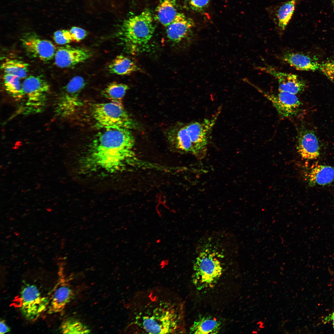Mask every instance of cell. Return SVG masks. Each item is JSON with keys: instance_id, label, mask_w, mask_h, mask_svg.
Instances as JSON below:
<instances>
[{"instance_id": "6da1fadb", "label": "cell", "mask_w": 334, "mask_h": 334, "mask_svg": "<svg viewBox=\"0 0 334 334\" xmlns=\"http://www.w3.org/2000/svg\"><path fill=\"white\" fill-rule=\"evenodd\" d=\"M130 129L118 128L104 129L95 136L81 160V165L87 171L98 170L110 173L123 169L133 156L135 144Z\"/></svg>"}, {"instance_id": "7a4b0ae2", "label": "cell", "mask_w": 334, "mask_h": 334, "mask_svg": "<svg viewBox=\"0 0 334 334\" xmlns=\"http://www.w3.org/2000/svg\"><path fill=\"white\" fill-rule=\"evenodd\" d=\"M138 312L134 323L137 331L150 334L183 333L181 305L161 300L148 303Z\"/></svg>"}, {"instance_id": "3957f363", "label": "cell", "mask_w": 334, "mask_h": 334, "mask_svg": "<svg viewBox=\"0 0 334 334\" xmlns=\"http://www.w3.org/2000/svg\"><path fill=\"white\" fill-rule=\"evenodd\" d=\"M154 30L151 13L146 9L124 21L120 29V38L126 50L136 54L148 49Z\"/></svg>"}, {"instance_id": "277c9868", "label": "cell", "mask_w": 334, "mask_h": 334, "mask_svg": "<svg viewBox=\"0 0 334 334\" xmlns=\"http://www.w3.org/2000/svg\"><path fill=\"white\" fill-rule=\"evenodd\" d=\"M92 113L96 126L104 129L126 128L131 129L135 123L121 105L111 102L94 104Z\"/></svg>"}, {"instance_id": "5b68a950", "label": "cell", "mask_w": 334, "mask_h": 334, "mask_svg": "<svg viewBox=\"0 0 334 334\" xmlns=\"http://www.w3.org/2000/svg\"><path fill=\"white\" fill-rule=\"evenodd\" d=\"M193 270V282L199 290L213 287L222 273L220 260L214 254L208 250L201 252L198 255Z\"/></svg>"}, {"instance_id": "8992f818", "label": "cell", "mask_w": 334, "mask_h": 334, "mask_svg": "<svg viewBox=\"0 0 334 334\" xmlns=\"http://www.w3.org/2000/svg\"><path fill=\"white\" fill-rule=\"evenodd\" d=\"M22 86L24 96L26 98L24 109L25 113L42 111L46 104L50 90L48 82L42 76L30 75L24 80Z\"/></svg>"}, {"instance_id": "52a82bcc", "label": "cell", "mask_w": 334, "mask_h": 334, "mask_svg": "<svg viewBox=\"0 0 334 334\" xmlns=\"http://www.w3.org/2000/svg\"><path fill=\"white\" fill-rule=\"evenodd\" d=\"M86 85L84 78L79 76L73 77L63 88L56 101L55 114L66 117L74 114L82 104L80 93Z\"/></svg>"}, {"instance_id": "ba28073f", "label": "cell", "mask_w": 334, "mask_h": 334, "mask_svg": "<svg viewBox=\"0 0 334 334\" xmlns=\"http://www.w3.org/2000/svg\"><path fill=\"white\" fill-rule=\"evenodd\" d=\"M221 109L220 107L210 118L201 122H191L186 125L192 144V154L198 159H202L206 155L210 135Z\"/></svg>"}, {"instance_id": "9c48e42d", "label": "cell", "mask_w": 334, "mask_h": 334, "mask_svg": "<svg viewBox=\"0 0 334 334\" xmlns=\"http://www.w3.org/2000/svg\"><path fill=\"white\" fill-rule=\"evenodd\" d=\"M20 310L24 316L29 321L36 320L47 309L49 300L42 296L33 285L27 284L22 288L19 298Z\"/></svg>"}, {"instance_id": "30bf717a", "label": "cell", "mask_w": 334, "mask_h": 334, "mask_svg": "<svg viewBox=\"0 0 334 334\" xmlns=\"http://www.w3.org/2000/svg\"><path fill=\"white\" fill-rule=\"evenodd\" d=\"M21 41L27 54L32 58L47 62L54 56L56 47L49 40L41 38L35 34L27 33Z\"/></svg>"}, {"instance_id": "8fae6325", "label": "cell", "mask_w": 334, "mask_h": 334, "mask_svg": "<svg viewBox=\"0 0 334 334\" xmlns=\"http://www.w3.org/2000/svg\"><path fill=\"white\" fill-rule=\"evenodd\" d=\"M252 85L272 102L279 114L282 117H291L297 114L299 112L302 104L296 95L283 92H279L277 95L269 94Z\"/></svg>"}, {"instance_id": "7c38bea8", "label": "cell", "mask_w": 334, "mask_h": 334, "mask_svg": "<svg viewBox=\"0 0 334 334\" xmlns=\"http://www.w3.org/2000/svg\"><path fill=\"white\" fill-rule=\"evenodd\" d=\"M91 56L92 53L88 49L67 45L58 47L54 57L57 66L68 68L84 62Z\"/></svg>"}, {"instance_id": "4fadbf2b", "label": "cell", "mask_w": 334, "mask_h": 334, "mask_svg": "<svg viewBox=\"0 0 334 334\" xmlns=\"http://www.w3.org/2000/svg\"><path fill=\"white\" fill-rule=\"evenodd\" d=\"M259 69L277 79L279 92L296 95L303 91L306 87L305 81L296 75L281 72L268 65L259 67Z\"/></svg>"}, {"instance_id": "5bb4252c", "label": "cell", "mask_w": 334, "mask_h": 334, "mask_svg": "<svg viewBox=\"0 0 334 334\" xmlns=\"http://www.w3.org/2000/svg\"><path fill=\"white\" fill-rule=\"evenodd\" d=\"M58 282L54 288L47 308L48 313L54 314L62 312L70 302L73 292L62 270L59 272Z\"/></svg>"}, {"instance_id": "9a60e30c", "label": "cell", "mask_w": 334, "mask_h": 334, "mask_svg": "<svg viewBox=\"0 0 334 334\" xmlns=\"http://www.w3.org/2000/svg\"><path fill=\"white\" fill-rule=\"evenodd\" d=\"M297 149L300 156L305 159L315 160L320 154V147L314 131L306 128L299 131L297 138Z\"/></svg>"}, {"instance_id": "2e32d148", "label": "cell", "mask_w": 334, "mask_h": 334, "mask_svg": "<svg viewBox=\"0 0 334 334\" xmlns=\"http://www.w3.org/2000/svg\"><path fill=\"white\" fill-rule=\"evenodd\" d=\"M194 25L191 19L182 13H178L167 26V36L171 41L176 43L179 42L189 36Z\"/></svg>"}, {"instance_id": "e0dca14e", "label": "cell", "mask_w": 334, "mask_h": 334, "mask_svg": "<svg viewBox=\"0 0 334 334\" xmlns=\"http://www.w3.org/2000/svg\"><path fill=\"white\" fill-rule=\"evenodd\" d=\"M282 59L290 66L299 71H315L319 69L320 63L317 58L296 52H287Z\"/></svg>"}, {"instance_id": "ac0fdd59", "label": "cell", "mask_w": 334, "mask_h": 334, "mask_svg": "<svg viewBox=\"0 0 334 334\" xmlns=\"http://www.w3.org/2000/svg\"><path fill=\"white\" fill-rule=\"evenodd\" d=\"M307 178L311 187L329 185L334 182V165H317L310 170Z\"/></svg>"}, {"instance_id": "d6986e66", "label": "cell", "mask_w": 334, "mask_h": 334, "mask_svg": "<svg viewBox=\"0 0 334 334\" xmlns=\"http://www.w3.org/2000/svg\"><path fill=\"white\" fill-rule=\"evenodd\" d=\"M108 69L110 73L119 75H129L139 70L133 61L122 55L117 56L113 59Z\"/></svg>"}, {"instance_id": "ffe728a7", "label": "cell", "mask_w": 334, "mask_h": 334, "mask_svg": "<svg viewBox=\"0 0 334 334\" xmlns=\"http://www.w3.org/2000/svg\"><path fill=\"white\" fill-rule=\"evenodd\" d=\"M156 12L159 22L163 26L167 27L178 13L176 0H160Z\"/></svg>"}, {"instance_id": "44dd1931", "label": "cell", "mask_w": 334, "mask_h": 334, "mask_svg": "<svg viewBox=\"0 0 334 334\" xmlns=\"http://www.w3.org/2000/svg\"><path fill=\"white\" fill-rule=\"evenodd\" d=\"M221 322L210 317H203L195 321L190 329V333L195 334H216L219 332Z\"/></svg>"}, {"instance_id": "7402d4cb", "label": "cell", "mask_w": 334, "mask_h": 334, "mask_svg": "<svg viewBox=\"0 0 334 334\" xmlns=\"http://www.w3.org/2000/svg\"><path fill=\"white\" fill-rule=\"evenodd\" d=\"M129 88V86L126 84L113 82L102 91L101 94L111 102L122 105V99Z\"/></svg>"}, {"instance_id": "603a6c76", "label": "cell", "mask_w": 334, "mask_h": 334, "mask_svg": "<svg viewBox=\"0 0 334 334\" xmlns=\"http://www.w3.org/2000/svg\"><path fill=\"white\" fill-rule=\"evenodd\" d=\"M29 65L22 61L7 59L1 65V68L5 74L16 76L20 79L25 78L28 71Z\"/></svg>"}, {"instance_id": "cb8c5ba5", "label": "cell", "mask_w": 334, "mask_h": 334, "mask_svg": "<svg viewBox=\"0 0 334 334\" xmlns=\"http://www.w3.org/2000/svg\"><path fill=\"white\" fill-rule=\"evenodd\" d=\"M20 79L16 76L5 74L3 77L6 91L10 96L17 101L22 99L24 95Z\"/></svg>"}, {"instance_id": "d4e9b609", "label": "cell", "mask_w": 334, "mask_h": 334, "mask_svg": "<svg viewBox=\"0 0 334 334\" xmlns=\"http://www.w3.org/2000/svg\"><path fill=\"white\" fill-rule=\"evenodd\" d=\"M296 0H290L284 3L278 10L277 13L278 26L280 30L284 31L291 19L295 9Z\"/></svg>"}, {"instance_id": "484cf974", "label": "cell", "mask_w": 334, "mask_h": 334, "mask_svg": "<svg viewBox=\"0 0 334 334\" xmlns=\"http://www.w3.org/2000/svg\"><path fill=\"white\" fill-rule=\"evenodd\" d=\"M176 147L181 151L192 154V144L186 125L181 126L176 131L173 137Z\"/></svg>"}, {"instance_id": "4316f807", "label": "cell", "mask_w": 334, "mask_h": 334, "mask_svg": "<svg viewBox=\"0 0 334 334\" xmlns=\"http://www.w3.org/2000/svg\"><path fill=\"white\" fill-rule=\"evenodd\" d=\"M64 334H86L90 332L88 328L81 322L74 319H69L63 321L60 328Z\"/></svg>"}, {"instance_id": "83f0119b", "label": "cell", "mask_w": 334, "mask_h": 334, "mask_svg": "<svg viewBox=\"0 0 334 334\" xmlns=\"http://www.w3.org/2000/svg\"><path fill=\"white\" fill-rule=\"evenodd\" d=\"M319 69L334 84V58L329 59L320 63Z\"/></svg>"}, {"instance_id": "f1b7e54d", "label": "cell", "mask_w": 334, "mask_h": 334, "mask_svg": "<svg viewBox=\"0 0 334 334\" xmlns=\"http://www.w3.org/2000/svg\"><path fill=\"white\" fill-rule=\"evenodd\" d=\"M53 39L58 44H67L73 41L72 36L69 31L58 30L54 33Z\"/></svg>"}, {"instance_id": "f546056e", "label": "cell", "mask_w": 334, "mask_h": 334, "mask_svg": "<svg viewBox=\"0 0 334 334\" xmlns=\"http://www.w3.org/2000/svg\"><path fill=\"white\" fill-rule=\"evenodd\" d=\"M189 6L194 11L201 12L208 7L210 0H187Z\"/></svg>"}, {"instance_id": "4dcf8cb0", "label": "cell", "mask_w": 334, "mask_h": 334, "mask_svg": "<svg viewBox=\"0 0 334 334\" xmlns=\"http://www.w3.org/2000/svg\"><path fill=\"white\" fill-rule=\"evenodd\" d=\"M73 41L78 42L84 39L87 36V32L84 29L79 27H73L69 31Z\"/></svg>"}, {"instance_id": "1f68e13d", "label": "cell", "mask_w": 334, "mask_h": 334, "mask_svg": "<svg viewBox=\"0 0 334 334\" xmlns=\"http://www.w3.org/2000/svg\"><path fill=\"white\" fill-rule=\"evenodd\" d=\"M323 321L325 323L331 322L334 331V309L331 313L325 317Z\"/></svg>"}, {"instance_id": "d6a6232c", "label": "cell", "mask_w": 334, "mask_h": 334, "mask_svg": "<svg viewBox=\"0 0 334 334\" xmlns=\"http://www.w3.org/2000/svg\"><path fill=\"white\" fill-rule=\"evenodd\" d=\"M0 334H3L9 332L10 331V328L5 323L3 320H1L0 323Z\"/></svg>"}]
</instances>
